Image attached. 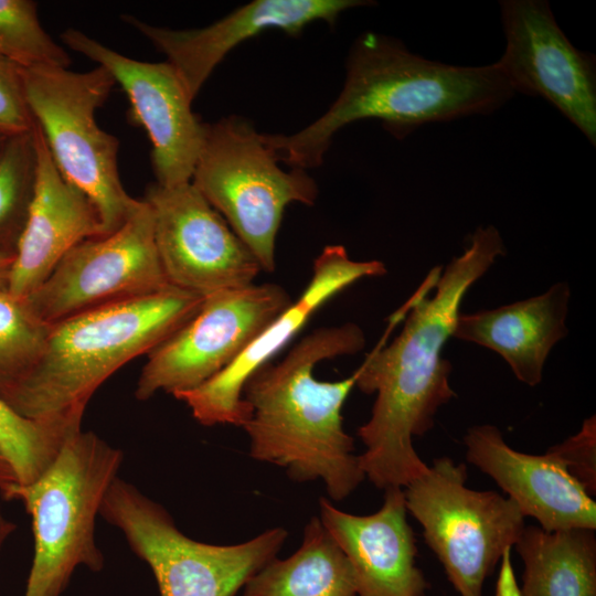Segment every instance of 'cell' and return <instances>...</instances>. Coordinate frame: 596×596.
Returning a JSON list of instances; mask_svg holds the SVG:
<instances>
[{
  "label": "cell",
  "mask_w": 596,
  "mask_h": 596,
  "mask_svg": "<svg viewBox=\"0 0 596 596\" xmlns=\"http://www.w3.org/2000/svg\"><path fill=\"white\" fill-rule=\"evenodd\" d=\"M504 253L494 226L478 227L464 253L444 269L433 268L405 304L398 336L386 347L379 343L356 370L355 386L376 394L369 421L356 432L365 447L361 468L376 488H404L427 469L413 438L430 430L438 409L456 396L443 348L466 292Z\"/></svg>",
  "instance_id": "1"
},
{
  "label": "cell",
  "mask_w": 596,
  "mask_h": 596,
  "mask_svg": "<svg viewBox=\"0 0 596 596\" xmlns=\"http://www.w3.org/2000/svg\"><path fill=\"white\" fill-rule=\"evenodd\" d=\"M364 345V332L355 323L322 327L300 339L280 361L255 371L242 392L251 407L242 427L249 437V456L284 468L297 482L320 479L332 500L349 497L365 479L342 416L356 371L343 380L320 381L313 369Z\"/></svg>",
  "instance_id": "2"
},
{
  "label": "cell",
  "mask_w": 596,
  "mask_h": 596,
  "mask_svg": "<svg viewBox=\"0 0 596 596\" xmlns=\"http://www.w3.org/2000/svg\"><path fill=\"white\" fill-rule=\"evenodd\" d=\"M513 94L497 63L447 65L369 32L354 42L343 88L330 108L296 134L263 139L278 161L305 170L321 164L333 135L353 121L380 119L401 137L426 123L487 114Z\"/></svg>",
  "instance_id": "3"
},
{
  "label": "cell",
  "mask_w": 596,
  "mask_h": 596,
  "mask_svg": "<svg viewBox=\"0 0 596 596\" xmlns=\"http://www.w3.org/2000/svg\"><path fill=\"white\" fill-rule=\"evenodd\" d=\"M203 298L169 286L55 322L35 365L0 397L35 422L82 424L96 390L183 326Z\"/></svg>",
  "instance_id": "4"
},
{
  "label": "cell",
  "mask_w": 596,
  "mask_h": 596,
  "mask_svg": "<svg viewBox=\"0 0 596 596\" xmlns=\"http://www.w3.org/2000/svg\"><path fill=\"white\" fill-rule=\"evenodd\" d=\"M123 460L120 449L81 429L40 477L0 491L7 500L20 501L31 518L34 555L24 596H61L78 566L103 570L96 517Z\"/></svg>",
  "instance_id": "5"
},
{
  "label": "cell",
  "mask_w": 596,
  "mask_h": 596,
  "mask_svg": "<svg viewBox=\"0 0 596 596\" xmlns=\"http://www.w3.org/2000/svg\"><path fill=\"white\" fill-rule=\"evenodd\" d=\"M21 74L29 109L56 168L93 203L104 235L115 232L140 199L130 196L121 183L119 140L96 121L114 77L99 65L87 72L21 67Z\"/></svg>",
  "instance_id": "6"
},
{
  "label": "cell",
  "mask_w": 596,
  "mask_h": 596,
  "mask_svg": "<svg viewBox=\"0 0 596 596\" xmlns=\"http://www.w3.org/2000/svg\"><path fill=\"white\" fill-rule=\"evenodd\" d=\"M249 121L238 116L205 124L192 184L226 221L263 272L276 268L275 246L290 203L313 205L316 181L302 169L284 171Z\"/></svg>",
  "instance_id": "7"
},
{
  "label": "cell",
  "mask_w": 596,
  "mask_h": 596,
  "mask_svg": "<svg viewBox=\"0 0 596 596\" xmlns=\"http://www.w3.org/2000/svg\"><path fill=\"white\" fill-rule=\"evenodd\" d=\"M99 515L120 530L149 565L160 596H234L277 557L288 536L278 526L232 545L195 541L161 504L119 477L108 488Z\"/></svg>",
  "instance_id": "8"
},
{
  "label": "cell",
  "mask_w": 596,
  "mask_h": 596,
  "mask_svg": "<svg viewBox=\"0 0 596 596\" xmlns=\"http://www.w3.org/2000/svg\"><path fill=\"white\" fill-rule=\"evenodd\" d=\"M467 466L443 456L403 488L405 505L459 596H482L486 579L517 544L525 517L508 497L467 487Z\"/></svg>",
  "instance_id": "9"
},
{
  "label": "cell",
  "mask_w": 596,
  "mask_h": 596,
  "mask_svg": "<svg viewBox=\"0 0 596 596\" xmlns=\"http://www.w3.org/2000/svg\"><path fill=\"white\" fill-rule=\"evenodd\" d=\"M277 284H252L205 296L199 310L152 349L135 396L193 390L228 366L290 304Z\"/></svg>",
  "instance_id": "10"
},
{
  "label": "cell",
  "mask_w": 596,
  "mask_h": 596,
  "mask_svg": "<svg viewBox=\"0 0 596 596\" xmlns=\"http://www.w3.org/2000/svg\"><path fill=\"white\" fill-rule=\"evenodd\" d=\"M169 286L156 247L152 213L142 198L118 230L71 248L25 300L40 320L53 324Z\"/></svg>",
  "instance_id": "11"
},
{
  "label": "cell",
  "mask_w": 596,
  "mask_h": 596,
  "mask_svg": "<svg viewBox=\"0 0 596 596\" xmlns=\"http://www.w3.org/2000/svg\"><path fill=\"white\" fill-rule=\"evenodd\" d=\"M158 256L171 286L202 297L254 284L256 258L205 200L187 182L148 185Z\"/></svg>",
  "instance_id": "12"
},
{
  "label": "cell",
  "mask_w": 596,
  "mask_h": 596,
  "mask_svg": "<svg viewBox=\"0 0 596 596\" xmlns=\"http://www.w3.org/2000/svg\"><path fill=\"white\" fill-rule=\"evenodd\" d=\"M61 39L68 49L105 67L127 95L128 120L145 129L152 146L156 183L190 182L205 124L193 113V99L173 66L134 60L76 29L65 30Z\"/></svg>",
  "instance_id": "13"
},
{
  "label": "cell",
  "mask_w": 596,
  "mask_h": 596,
  "mask_svg": "<svg viewBox=\"0 0 596 596\" xmlns=\"http://www.w3.org/2000/svg\"><path fill=\"white\" fill-rule=\"evenodd\" d=\"M507 39L497 65L512 91L553 104L596 143L595 60L576 50L541 0H508L501 4Z\"/></svg>",
  "instance_id": "14"
},
{
  "label": "cell",
  "mask_w": 596,
  "mask_h": 596,
  "mask_svg": "<svg viewBox=\"0 0 596 596\" xmlns=\"http://www.w3.org/2000/svg\"><path fill=\"white\" fill-rule=\"evenodd\" d=\"M386 272L380 260H353L344 246H326L315 259L312 276L297 300L223 371L202 385L173 396L189 407L201 425L243 427L251 416V407L242 395L248 377L270 362L332 297L362 278L383 276Z\"/></svg>",
  "instance_id": "15"
},
{
  "label": "cell",
  "mask_w": 596,
  "mask_h": 596,
  "mask_svg": "<svg viewBox=\"0 0 596 596\" xmlns=\"http://www.w3.org/2000/svg\"><path fill=\"white\" fill-rule=\"evenodd\" d=\"M369 2L359 0H255L201 29L175 30L149 24L129 14L121 19L167 56L194 99L221 61L240 43L265 30L298 35L322 20L334 24L339 14Z\"/></svg>",
  "instance_id": "16"
},
{
  "label": "cell",
  "mask_w": 596,
  "mask_h": 596,
  "mask_svg": "<svg viewBox=\"0 0 596 596\" xmlns=\"http://www.w3.org/2000/svg\"><path fill=\"white\" fill-rule=\"evenodd\" d=\"M466 459L489 476L545 531L596 529V503L552 455L510 447L491 424L470 427L464 436Z\"/></svg>",
  "instance_id": "17"
},
{
  "label": "cell",
  "mask_w": 596,
  "mask_h": 596,
  "mask_svg": "<svg viewBox=\"0 0 596 596\" xmlns=\"http://www.w3.org/2000/svg\"><path fill=\"white\" fill-rule=\"evenodd\" d=\"M384 491L382 507L369 515L344 512L322 497L319 519L348 557L358 596H425L428 582L416 563L403 488Z\"/></svg>",
  "instance_id": "18"
},
{
  "label": "cell",
  "mask_w": 596,
  "mask_h": 596,
  "mask_svg": "<svg viewBox=\"0 0 596 596\" xmlns=\"http://www.w3.org/2000/svg\"><path fill=\"white\" fill-rule=\"evenodd\" d=\"M36 183L7 281L17 298H28L76 244L104 235L89 199L56 168L35 121Z\"/></svg>",
  "instance_id": "19"
},
{
  "label": "cell",
  "mask_w": 596,
  "mask_h": 596,
  "mask_svg": "<svg viewBox=\"0 0 596 596\" xmlns=\"http://www.w3.org/2000/svg\"><path fill=\"white\" fill-rule=\"evenodd\" d=\"M571 290L554 284L545 292L473 313H459L453 337L500 354L515 377L535 386L542 381L552 348L567 334L565 324Z\"/></svg>",
  "instance_id": "20"
},
{
  "label": "cell",
  "mask_w": 596,
  "mask_h": 596,
  "mask_svg": "<svg viewBox=\"0 0 596 596\" xmlns=\"http://www.w3.org/2000/svg\"><path fill=\"white\" fill-rule=\"evenodd\" d=\"M514 546L524 565L518 596H596L595 530L525 525Z\"/></svg>",
  "instance_id": "21"
},
{
  "label": "cell",
  "mask_w": 596,
  "mask_h": 596,
  "mask_svg": "<svg viewBox=\"0 0 596 596\" xmlns=\"http://www.w3.org/2000/svg\"><path fill=\"white\" fill-rule=\"evenodd\" d=\"M242 596H358V592L348 557L313 517L299 549L267 563L245 584Z\"/></svg>",
  "instance_id": "22"
},
{
  "label": "cell",
  "mask_w": 596,
  "mask_h": 596,
  "mask_svg": "<svg viewBox=\"0 0 596 596\" xmlns=\"http://www.w3.org/2000/svg\"><path fill=\"white\" fill-rule=\"evenodd\" d=\"M78 424L35 422L18 414L0 397V451L18 483H30L51 465Z\"/></svg>",
  "instance_id": "23"
},
{
  "label": "cell",
  "mask_w": 596,
  "mask_h": 596,
  "mask_svg": "<svg viewBox=\"0 0 596 596\" xmlns=\"http://www.w3.org/2000/svg\"><path fill=\"white\" fill-rule=\"evenodd\" d=\"M36 170L32 129L9 136L0 149V251H15L33 199Z\"/></svg>",
  "instance_id": "24"
},
{
  "label": "cell",
  "mask_w": 596,
  "mask_h": 596,
  "mask_svg": "<svg viewBox=\"0 0 596 596\" xmlns=\"http://www.w3.org/2000/svg\"><path fill=\"white\" fill-rule=\"evenodd\" d=\"M51 324L40 320L25 299L0 285V394L23 377L42 355Z\"/></svg>",
  "instance_id": "25"
},
{
  "label": "cell",
  "mask_w": 596,
  "mask_h": 596,
  "mask_svg": "<svg viewBox=\"0 0 596 596\" xmlns=\"http://www.w3.org/2000/svg\"><path fill=\"white\" fill-rule=\"evenodd\" d=\"M0 57L22 68L71 65L67 51L42 26L32 0H0Z\"/></svg>",
  "instance_id": "26"
},
{
  "label": "cell",
  "mask_w": 596,
  "mask_h": 596,
  "mask_svg": "<svg viewBox=\"0 0 596 596\" xmlns=\"http://www.w3.org/2000/svg\"><path fill=\"white\" fill-rule=\"evenodd\" d=\"M546 453L555 457L582 488L596 494V417L583 422L581 429Z\"/></svg>",
  "instance_id": "27"
},
{
  "label": "cell",
  "mask_w": 596,
  "mask_h": 596,
  "mask_svg": "<svg viewBox=\"0 0 596 596\" xmlns=\"http://www.w3.org/2000/svg\"><path fill=\"white\" fill-rule=\"evenodd\" d=\"M33 123L21 67L0 57V132L9 136L28 132Z\"/></svg>",
  "instance_id": "28"
},
{
  "label": "cell",
  "mask_w": 596,
  "mask_h": 596,
  "mask_svg": "<svg viewBox=\"0 0 596 596\" xmlns=\"http://www.w3.org/2000/svg\"><path fill=\"white\" fill-rule=\"evenodd\" d=\"M14 482H17L14 472L2 453L0 451V491Z\"/></svg>",
  "instance_id": "29"
},
{
  "label": "cell",
  "mask_w": 596,
  "mask_h": 596,
  "mask_svg": "<svg viewBox=\"0 0 596 596\" xmlns=\"http://www.w3.org/2000/svg\"><path fill=\"white\" fill-rule=\"evenodd\" d=\"M14 260V253L0 251V285H6L10 274L12 263Z\"/></svg>",
  "instance_id": "30"
},
{
  "label": "cell",
  "mask_w": 596,
  "mask_h": 596,
  "mask_svg": "<svg viewBox=\"0 0 596 596\" xmlns=\"http://www.w3.org/2000/svg\"><path fill=\"white\" fill-rule=\"evenodd\" d=\"M17 525L8 520L0 511V550L7 539L15 531Z\"/></svg>",
  "instance_id": "31"
},
{
  "label": "cell",
  "mask_w": 596,
  "mask_h": 596,
  "mask_svg": "<svg viewBox=\"0 0 596 596\" xmlns=\"http://www.w3.org/2000/svg\"><path fill=\"white\" fill-rule=\"evenodd\" d=\"M9 135H6L3 132H0V149L4 145L6 140L8 139Z\"/></svg>",
  "instance_id": "32"
}]
</instances>
